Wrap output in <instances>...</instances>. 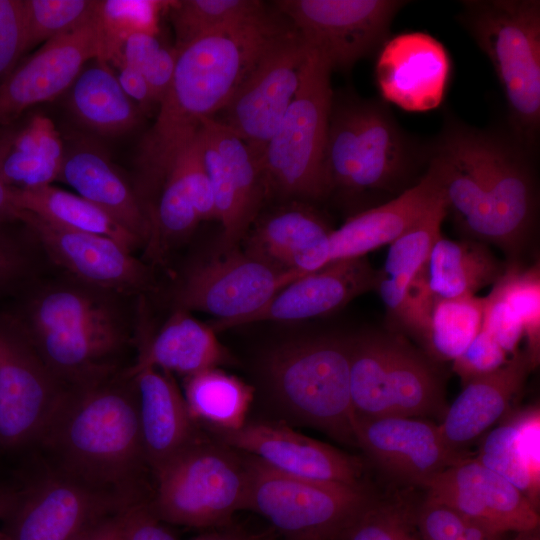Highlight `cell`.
<instances>
[{"label":"cell","instance_id":"5bb4252c","mask_svg":"<svg viewBox=\"0 0 540 540\" xmlns=\"http://www.w3.org/2000/svg\"><path fill=\"white\" fill-rule=\"evenodd\" d=\"M309 47L292 28L271 46L239 86L218 120L260 159L300 86ZM216 119V118H215Z\"/></svg>","mask_w":540,"mask_h":540},{"label":"cell","instance_id":"91938a15","mask_svg":"<svg viewBox=\"0 0 540 540\" xmlns=\"http://www.w3.org/2000/svg\"><path fill=\"white\" fill-rule=\"evenodd\" d=\"M515 534L512 540H540L539 528Z\"/></svg>","mask_w":540,"mask_h":540},{"label":"cell","instance_id":"4316f807","mask_svg":"<svg viewBox=\"0 0 540 540\" xmlns=\"http://www.w3.org/2000/svg\"><path fill=\"white\" fill-rule=\"evenodd\" d=\"M331 231L312 208L285 207L257 223L245 251L280 270L305 276L329 264Z\"/></svg>","mask_w":540,"mask_h":540},{"label":"cell","instance_id":"8fae6325","mask_svg":"<svg viewBox=\"0 0 540 540\" xmlns=\"http://www.w3.org/2000/svg\"><path fill=\"white\" fill-rule=\"evenodd\" d=\"M131 505L113 492L49 467L18 489L0 540H77L100 520Z\"/></svg>","mask_w":540,"mask_h":540},{"label":"cell","instance_id":"9a60e30c","mask_svg":"<svg viewBox=\"0 0 540 540\" xmlns=\"http://www.w3.org/2000/svg\"><path fill=\"white\" fill-rule=\"evenodd\" d=\"M302 277L237 247L194 267L177 294L180 309L212 314L215 332L255 313L278 291Z\"/></svg>","mask_w":540,"mask_h":540},{"label":"cell","instance_id":"f546056e","mask_svg":"<svg viewBox=\"0 0 540 540\" xmlns=\"http://www.w3.org/2000/svg\"><path fill=\"white\" fill-rule=\"evenodd\" d=\"M505 270L506 265L486 243L470 238L451 240L440 235L419 275L431 299H450L474 296L493 286Z\"/></svg>","mask_w":540,"mask_h":540},{"label":"cell","instance_id":"7bdbcfd3","mask_svg":"<svg viewBox=\"0 0 540 540\" xmlns=\"http://www.w3.org/2000/svg\"><path fill=\"white\" fill-rule=\"evenodd\" d=\"M413 526L407 506L374 497L330 540H419Z\"/></svg>","mask_w":540,"mask_h":540},{"label":"cell","instance_id":"e575fe53","mask_svg":"<svg viewBox=\"0 0 540 540\" xmlns=\"http://www.w3.org/2000/svg\"><path fill=\"white\" fill-rule=\"evenodd\" d=\"M70 106L86 127L103 135H118L133 129L138 112L121 88L108 63L96 59L82 70L71 86Z\"/></svg>","mask_w":540,"mask_h":540},{"label":"cell","instance_id":"d6a6232c","mask_svg":"<svg viewBox=\"0 0 540 540\" xmlns=\"http://www.w3.org/2000/svg\"><path fill=\"white\" fill-rule=\"evenodd\" d=\"M447 216L445 196L415 225L389 244L375 289L387 311L398 322L403 313L408 289L426 264L432 247L441 235Z\"/></svg>","mask_w":540,"mask_h":540},{"label":"cell","instance_id":"bcb514c9","mask_svg":"<svg viewBox=\"0 0 540 540\" xmlns=\"http://www.w3.org/2000/svg\"><path fill=\"white\" fill-rule=\"evenodd\" d=\"M26 52L23 0H0V83Z\"/></svg>","mask_w":540,"mask_h":540},{"label":"cell","instance_id":"ac0fdd59","mask_svg":"<svg viewBox=\"0 0 540 540\" xmlns=\"http://www.w3.org/2000/svg\"><path fill=\"white\" fill-rule=\"evenodd\" d=\"M101 56L96 16L84 26L43 43L0 83V127L19 120L30 107L55 99L72 86L86 62Z\"/></svg>","mask_w":540,"mask_h":540},{"label":"cell","instance_id":"816d5d0a","mask_svg":"<svg viewBox=\"0 0 540 540\" xmlns=\"http://www.w3.org/2000/svg\"><path fill=\"white\" fill-rule=\"evenodd\" d=\"M21 271L22 259L17 244L0 231V291L16 285Z\"/></svg>","mask_w":540,"mask_h":540},{"label":"cell","instance_id":"6da1fadb","mask_svg":"<svg viewBox=\"0 0 540 540\" xmlns=\"http://www.w3.org/2000/svg\"><path fill=\"white\" fill-rule=\"evenodd\" d=\"M291 28L281 13L266 9L206 33L178 51L172 81L139 149L144 193L161 189L202 121L228 104L259 59Z\"/></svg>","mask_w":540,"mask_h":540},{"label":"cell","instance_id":"cb8c5ba5","mask_svg":"<svg viewBox=\"0 0 540 540\" xmlns=\"http://www.w3.org/2000/svg\"><path fill=\"white\" fill-rule=\"evenodd\" d=\"M533 369L527 353L518 351L501 368L465 384L438 423L446 445L469 454L467 447L503 418Z\"/></svg>","mask_w":540,"mask_h":540},{"label":"cell","instance_id":"6f0895ef","mask_svg":"<svg viewBox=\"0 0 540 540\" xmlns=\"http://www.w3.org/2000/svg\"><path fill=\"white\" fill-rule=\"evenodd\" d=\"M17 212L12 203V188L0 179V222L17 219Z\"/></svg>","mask_w":540,"mask_h":540},{"label":"cell","instance_id":"f907efd6","mask_svg":"<svg viewBox=\"0 0 540 540\" xmlns=\"http://www.w3.org/2000/svg\"><path fill=\"white\" fill-rule=\"evenodd\" d=\"M178 51L161 45L144 62L139 71L146 79L154 104H159L173 78Z\"/></svg>","mask_w":540,"mask_h":540},{"label":"cell","instance_id":"f5cc1de1","mask_svg":"<svg viewBox=\"0 0 540 540\" xmlns=\"http://www.w3.org/2000/svg\"><path fill=\"white\" fill-rule=\"evenodd\" d=\"M117 76L119 84L125 94L138 102L142 107L148 108L154 104L150 88L142 73L137 69L121 64Z\"/></svg>","mask_w":540,"mask_h":540},{"label":"cell","instance_id":"836d02e7","mask_svg":"<svg viewBox=\"0 0 540 540\" xmlns=\"http://www.w3.org/2000/svg\"><path fill=\"white\" fill-rule=\"evenodd\" d=\"M12 203L17 211L30 212L54 225L109 237L130 252L141 245L104 210L78 194L52 185L12 188Z\"/></svg>","mask_w":540,"mask_h":540},{"label":"cell","instance_id":"8992f818","mask_svg":"<svg viewBox=\"0 0 540 540\" xmlns=\"http://www.w3.org/2000/svg\"><path fill=\"white\" fill-rule=\"evenodd\" d=\"M280 405L296 419L335 440L356 445L350 394V339L314 336L282 343L264 361Z\"/></svg>","mask_w":540,"mask_h":540},{"label":"cell","instance_id":"681fc988","mask_svg":"<svg viewBox=\"0 0 540 540\" xmlns=\"http://www.w3.org/2000/svg\"><path fill=\"white\" fill-rule=\"evenodd\" d=\"M121 540H177L153 512L149 501L121 512Z\"/></svg>","mask_w":540,"mask_h":540},{"label":"cell","instance_id":"277c9868","mask_svg":"<svg viewBox=\"0 0 540 540\" xmlns=\"http://www.w3.org/2000/svg\"><path fill=\"white\" fill-rule=\"evenodd\" d=\"M429 152L430 144L408 134L384 101L333 96L324 153L331 192L396 197L421 179Z\"/></svg>","mask_w":540,"mask_h":540},{"label":"cell","instance_id":"7c38bea8","mask_svg":"<svg viewBox=\"0 0 540 540\" xmlns=\"http://www.w3.org/2000/svg\"><path fill=\"white\" fill-rule=\"evenodd\" d=\"M67 390L0 311V449L38 445Z\"/></svg>","mask_w":540,"mask_h":540},{"label":"cell","instance_id":"f6af8a7d","mask_svg":"<svg viewBox=\"0 0 540 540\" xmlns=\"http://www.w3.org/2000/svg\"><path fill=\"white\" fill-rule=\"evenodd\" d=\"M507 356L494 337L481 327L465 351L453 361V370L465 385L501 368L509 360Z\"/></svg>","mask_w":540,"mask_h":540},{"label":"cell","instance_id":"ab89813d","mask_svg":"<svg viewBox=\"0 0 540 540\" xmlns=\"http://www.w3.org/2000/svg\"><path fill=\"white\" fill-rule=\"evenodd\" d=\"M256 0H180L168 9L179 51L200 36L219 28L242 22L266 10Z\"/></svg>","mask_w":540,"mask_h":540},{"label":"cell","instance_id":"d6986e66","mask_svg":"<svg viewBox=\"0 0 540 540\" xmlns=\"http://www.w3.org/2000/svg\"><path fill=\"white\" fill-rule=\"evenodd\" d=\"M221 443L253 456L290 476L346 485H363L360 458L300 434L278 422L245 423L231 431L216 430Z\"/></svg>","mask_w":540,"mask_h":540},{"label":"cell","instance_id":"db71d44e","mask_svg":"<svg viewBox=\"0 0 540 540\" xmlns=\"http://www.w3.org/2000/svg\"><path fill=\"white\" fill-rule=\"evenodd\" d=\"M121 512L100 520L77 540H121Z\"/></svg>","mask_w":540,"mask_h":540},{"label":"cell","instance_id":"f1b7e54d","mask_svg":"<svg viewBox=\"0 0 540 540\" xmlns=\"http://www.w3.org/2000/svg\"><path fill=\"white\" fill-rule=\"evenodd\" d=\"M64 155L60 133L45 115L0 127V179L10 188L51 185L59 178Z\"/></svg>","mask_w":540,"mask_h":540},{"label":"cell","instance_id":"3957f363","mask_svg":"<svg viewBox=\"0 0 540 540\" xmlns=\"http://www.w3.org/2000/svg\"><path fill=\"white\" fill-rule=\"evenodd\" d=\"M50 466L130 503L146 501L136 388L125 370L66 391L39 443Z\"/></svg>","mask_w":540,"mask_h":540},{"label":"cell","instance_id":"2e32d148","mask_svg":"<svg viewBox=\"0 0 540 540\" xmlns=\"http://www.w3.org/2000/svg\"><path fill=\"white\" fill-rule=\"evenodd\" d=\"M424 489L425 499L446 504L494 532L539 528L538 508L511 482L471 455L436 475Z\"/></svg>","mask_w":540,"mask_h":540},{"label":"cell","instance_id":"e0dca14e","mask_svg":"<svg viewBox=\"0 0 540 540\" xmlns=\"http://www.w3.org/2000/svg\"><path fill=\"white\" fill-rule=\"evenodd\" d=\"M354 437L365 455L398 482L425 487L436 475L469 454L450 449L438 424L426 418H357Z\"/></svg>","mask_w":540,"mask_h":540},{"label":"cell","instance_id":"60d3db41","mask_svg":"<svg viewBox=\"0 0 540 540\" xmlns=\"http://www.w3.org/2000/svg\"><path fill=\"white\" fill-rule=\"evenodd\" d=\"M520 321L527 347L524 350L534 368L540 358V270L530 267L506 266L504 274L493 285Z\"/></svg>","mask_w":540,"mask_h":540},{"label":"cell","instance_id":"7402d4cb","mask_svg":"<svg viewBox=\"0 0 540 540\" xmlns=\"http://www.w3.org/2000/svg\"><path fill=\"white\" fill-rule=\"evenodd\" d=\"M377 274L365 257L331 262L294 280L258 311L225 329L261 321H299L328 315L375 289Z\"/></svg>","mask_w":540,"mask_h":540},{"label":"cell","instance_id":"44dd1931","mask_svg":"<svg viewBox=\"0 0 540 540\" xmlns=\"http://www.w3.org/2000/svg\"><path fill=\"white\" fill-rule=\"evenodd\" d=\"M450 72L446 48L424 32L388 38L375 64V78L383 101L409 112L438 108L447 91Z\"/></svg>","mask_w":540,"mask_h":540},{"label":"cell","instance_id":"680465c9","mask_svg":"<svg viewBox=\"0 0 540 540\" xmlns=\"http://www.w3.org/2000/svg\"><path fill=\"white\" fill-rule=\"evenodd\" d=\"M18 489L0 483V521H4L15 505Z\"/></svg>","mask_w":540,"mask_h":540},{"label":"cell","instance_id":"7dc6e473","mask_svg":"<svg viewBox=\"0 0 540 540\" xmlns=\"http://www.w3.org/2000/svg\"><path fill=\"white\" fill-rule=\"evenodd\" d=\"M482 328L494 337L508 355L519 351V343L524 338L522 325L494 287L484 297Z\"/></svg>","mask_w":540,"mask_h":540},{"label":"cell","instance_id":"484cf974","mask_svg":"<svg viewBox=\"0 0 540 540\" xmlns=\"http://www.w3.org/2000/svg\"><path fill=\"white\" fill-rule=\"evenodd\" d=\"M133 379L147 465L155 472L195 442L194 420L170 374L154 367L125 370Z\"/></svg>","mask_w":540,"mask_h":540},{"label":"cell","instance_id":"7a4b0ae2","mask_svg":"<svg viewBox=\"0 0 540 540\" xmlns=\"http://www.w3.org/2000/svg\"><path fill=\"white\" fill-rule=\"evenodd\" d=\"M429 144L428 165L459 228L470 239L518 248L536 219L531 151L512 133L478 129L453 117Z\"/></svg>","mask_w":540,"mask_h":540},{"label":"cell","instance_id":"d4e9b609","mask_svg":"<svg viewBox=\"0 0 540 540\" xmlns=\"http://www.w3.org/2000/svg\"><path fill=\"white\" fill-rule=\"evenodd\" d=\"M123 295L72 279L32 290L14 313H5L27 337L74 332L126 320Z\"/></svg>","mask_w":540,"mask_h":540},{"label":"cell","instance_id":"603a6c76","mask_svg":"<svg viewBox=\"0 0 540 540\" xmlns=\"http://www.w3.org/2000/svg\"><path fill=\"white\" fill-rule=\"evenodd\" d=\"M443 189L428 165L412 187L377 206L360 211L329 235V263L365 257L389 245L415 225L442 198Z\"/></svg>","mask_w":540,"mask_h":540},{"label":"cell","instance_id":"c3c4849f","mask_svg":"<svg viewBox=\"0 0 540 540\" xmlns=\"http://www.w3.org/2000/svg\"><path fill=\"white\" fill-rule=\"evenodd\" d=\"M471 523L456 509L428 499L424 500L416 516L421 540H452Z\"/></svg>","mask_w":540,"mask_h":540},{"label":"cell","instance_id":"30bf717a","mask_svg":"<svg viewBox=\"0 0 540 540\" xmlns=\"http://www.w3.org/2000/svg\"><path fill=\"white\" fill-rule=\"evenodd\" d=\"M244 510L264 517L286 540H330L374 495L366 486L302 479L245 457Z\"/></svg>","mask_w":540,"mask_h":540},{"label":"cell","instance_id":"8d00e7d4","mask_svg":"<svg viewBox=\"0 0 540 540\" xmlns=\"http://www.w3.org/2000/svg\"><path fill=\"white\" fill-rule=\"evenodd\" d=\"M184 398L194 421L231 431L246 423L254 389L241 379L211 368L185 377Z\"/></svg>","mask_w":540,"mask_h":540},{"label":"cell","instance_id":"5b68a950","mask_svg":"<svg viewBox=\"0 0 540 540\" xmlns=\"http://www.w3.org/2000/svg\"><path fill=\"white\" fill-rule=\"evenodd\" d=\"M458 20L493 65L512 134L532 152L540 129V2L466 0Z\"/></svg>","mask_w":540,"mask_h":540},{"label":"cell","instance_id":"74e56055","mask_svg":"<svg viewBox=\"0 0 540 540\" xmlns=\"http://www.w3.org/2000/svg\"><path fill=\"white\" fill-rule=\"evenodd\" d=\"M484 297L435 298L417 335L430 358L454 361L482 327Z\"/></svg>","mask_w":540,"mask_h":540},{"label":"cell","instance_id":"9f6ffc18","mask_svg":"<svg viewBox=\"0 0 540 540\" xmlns=\"http://www.w3.org/2000/svg\"><path fill=\"white\" fill-rule=\"evenodd\" d=\"M191 540H258V537L238 529H225L204 533Z\"/></svg>","mask_w":540,"mask_h":540},{"label":"cell","instance_id":"52a82bcc","mask_svg":"<svg viewBox=\"0 0 540 540\" xmlns=\"http://www.w3.org/2000/svg\"><path fill=\"white\" fill-rule=\"evenodd\" d=\"M331 71L327 59L309 47L297 93L261 158L267 194L319 200L331 193L324 166Z\"/></svg>","mask_w":540,"mask_h":540},{"label":"cell","instance_id":"4dcf8cb0","mask_svg":"<svg viewBox=\"0 0 540 540\" xmlns=\"http://www.w3.org/2000/svg\"><path fill=\"white\" fill-rule=\"evenodd\" d=\"M227 350L219 342L211 325L177 310L158 334L140 349L128 370L154 367L166 372L191 376L229 362Z\"/></svg>","mask_w":540,"mask_h":540},{"label":"cell","instance_id":"9c48e42d","mask_svg":"<svg viewBox=\"0 0 540 540\" xmlns=\"http://www.w3.org/2000/svg\"><path fill=\"white\" fill-rule=\"evenodd\" d=\"M153 473L156 490L149 503L162 522L217 527L245 508V458L222 443L196 440Z\"/></svg>","mask_w":540,"mask_h":540},{"label":"cell","instance_id":"ba28073f","mask_svg":"<svg viewBox=\"0 0 540 540\" xmlns=\"http://www.w3.org/2000/svg\"><path fill=\"white\" fill-rule=\"evenodd\" d=\"M350 339V394L357 418L444 415V390L430 362L398 335Z\"/></svg>","mask_w":540,"mask_h":540},{"label":"cell","instance_id":"d590c367","mask_svg":"<svg viewBox=\"0 0 540 540\" xmlns=\"http://www.w3.org/2000/svg\"><path fill=\"white\" fill-rule=\"evenodd\" d=\"M201 127L225 164L236 208L237 227L243 240L267 195L260 159L244 140L217 119L207 118Z\"/></svg>","mask_w":540,"mask_h":540},{"label":"cell","instance_id":"83f0119b","mask_svg":"<svg viewBox=\"0 0 540 540\" xmlns=\"http://www.w3.org/2000/svg\"><path fill=\"white\" fill-rule=\"evenodd\" d=\"M58 180L104 210L141 243L148 242L151 232L149 215L139 197L100 148L80 142L65 150Z\"/></svg>","mask_w":540,"mask_h":540},{"label":"cell","instance_id":"ffe728a7","mask_svg":"<svg viewBox=\"0 0 540 540\" xmlns=\"http://www.w3.org/2000/svg\"><path fill=\"white\" fill-rule=\"evenodd\" d=\"M17 220L31 230L53 262L73 279L125 295L149 284L148 268L109 237L66 229L26 211H18Z\"/></svg>","mask_w":540,"mask_h":540},{"label":"cell","instance_id":"f35d334b","mask_svg":"<svg viewBox=\"0 0 540 540\" xmlns=\"http://www.w3.org/2000/svg\"><path fill=\"white\" fill-rule=\"evenodd\" d=\"M173 1L100 0L96 22L102 42L101 59L121 64L122 48L135 34L157 35L161 12L168 11Z\"/></svg>","mask_w":540,"mask_h":540},{"label":"cell","instance_id":"4fadbf2b","mask_svg":"<svg viewBox=\"0 0 540 540\" xmlns=\"http://www.w3.org/2000/svg\"><path fill=\"white\" fill-rule=\"evenodd\" d=\"M275 7L332 70L349 69L388 40L399 0H280Z\"/></svg>","mask_w":540,"mask_h":540},{"label":"cell","instance_id":"11a10c76","mask_svg":"<svg viewBox=\"0 0 540 540\" xmlns=\"http://www.w3.org/2000/svg\"><path fill=\"white\" fill-rule=\"evenodd\" d=\"M505 535L472 522L460 535L452 540H503Z\"/></svg>","mask_w":540,"mask_h":540},{"label":"cell","instance_id":"ee69618b","mask_svg":"<svg viewBox=\"0 0 540 540\" xmlns=\"http://www.w3.org/2000/svg\"><path fill=\"white\" fill-rule=\"evenodd\" d=\"M174 164L181 171L200 221L217 220L212 186L203 163L197 134Z\"/></svg>","mask_w":540,"mask_h":540},{"label":"cell","instance_id":"1f68e13d","mask_svg":"<svg viewBox=\"0 0 540 540\" xmlns=\"http://www.w3.org/2000/svg\"><path fill=\"white\" fill-rule=\"evenodd\" d=\"M539 409L501 423L482 437L475 457L516 486L538 508L540 487Z\"/></svg>","mask_w":540,"mask_h":540},{"label":"cell","instance_id":"b9f144b4","mask_svg":"<svg viewBox=\"0 0 540 540\" xmlns=\"http://www.w3.org/2000/svg\"><path fill=\"white\" fill-rule=\"evenodd\" d=\"M99 0H23L26 51L70 33L96 16Z\"/></svg>","mask_w":540,"mask_h":540}]
</instances>
